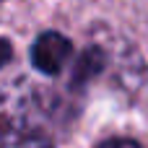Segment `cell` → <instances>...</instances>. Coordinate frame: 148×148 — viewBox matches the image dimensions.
<instances>
[{
	"label": "cell",
	"instance_id": "cell-1",
	"mask_svg": "<svg viewBox=\"0 0 148 148\" xmlns=\"http://www.w3.org/2000/svg\"><path fill=\"white\" fill-rule=\"evenodd\" d=\"M39 101L29 83H0V148L26 146L39 135Z\"/></svg>",
	"mask_w": 148,
	"mask_h": 148
},
{
	"label": "cell",
	"instance_id": "cell-5",
	"mask_svg": "<svg viewBox=\"0 0 148 148\" xmlns=\"http://www.w3.org/2000/svg\"><path fill=\"white\" fill-rule=\"evenodd\" d=\"M10 55H13V47H10V42L8 39H0V68L10 60Z\"/></svg>",
	"mask_w": 148,
	"mask_h": 148
},
{
	"label": "cell",
	"instance_id": "cell-4",
	"mask_svg": "<svg viewBox=\"0 0 148 148\" xmlns=\"http://www.w3.org/2000/svg\"><path fill=\"white\" fill-rule=\"evenodd\" d=\"M99 148H143L140 143L130 140V138H109L107 143H101Z\"/></svg>",
	"mask_w": 148,
	"mask_h": 148
},
{
	"label": "cell",
	"instance_id": "cell-3",
	"mask_svg": "<svg viewBox=\"0 0 148 148\" xmlns=\"http://www.w3.org/2000/svg\"><path fill=\"white\" fill-rule=\"evenodd\" d=\"M101 55L96 52V49H88V52H83V57L78 60V68H75V75H73V81L75 83H83V81H88V78H94L99 70H101Z\"/></svg>",
	"mask_w": 148,
	"mask_h": 148
},
{
	"label": "cell",
	"instance_id": "cell-6",
	"mask_svg": "<svg viewBox=\"0 0 148 148\" xmlns=\"http://www.w3.org/2000/svg\"><path fill=\"white\" fill-rule=\"evenodd\" d=\"M0 3H3V0H0Z\"/></svg>",
	"mask_w": 148,
	"mask_h": 148
},
{
	"label": "cell",
	"instance_id": "cell-2",
	"mask_svg": "<svg viewBox=\"0 0 148 148\" xmlns=\"http://www.w3.org/2000/svg\"><path fill=\"white\" fill-rule=\"evenodd\" d=\"M70 55H73L70 39H65L57 31H44L34 42V47H31V62H34V68L42 70V73H47V75H57L65 68V62L70 60Z\"/></svg>",
	"mask_w": 148,
	"mask_h": 148
}]
</instances>
